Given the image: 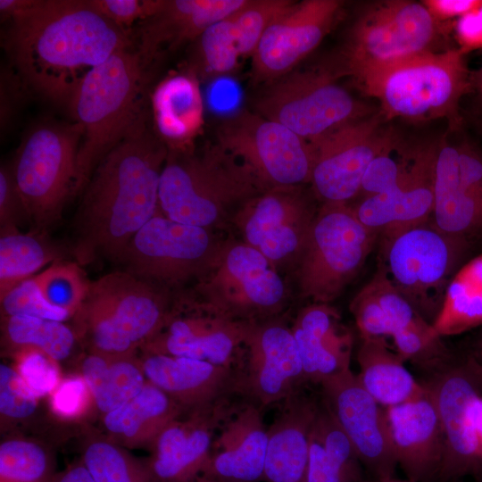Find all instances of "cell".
Masks as SVG:
<instances>
[{
    "label": "cell",
    "instance_id": "6da1fadb",
    "mask_svg": "<svg viewBox=\"0 0 482 482\" xmlns=\"http://www.w3.org/2000/svg\"><path fill=\"white\" fill-rule=\"evenodd\" d=\"M4 47L27 89L68 106L93 69L133 45L87 0H0Z\"/></svg>",
    "mask_w": 482,
    "mask_h": 482
},
{
    "label": "cell",
    "instance_id": "7a4b0ae2",
    "mask_svg": "<svg viewBox=\"0 0 482 482\" xmlns=\"http://www.w3.org/2000/svg\"><path fill=\"white\" fill-rule=\"evenodd\" d=\"M169 148L145 114L94 170L74 218L73 254L87 265L118 261L135 234L159 209V186Z\"/></svg>",
    "mask_w": 482,
    "mask_h": 482
},
{
    "label": "cell",
    "instance_id": "3957f363",
    "mask_svg": "<svg viewBox=\"0 0 482 482\" xmlns=\"http://www.w3.org/2000/svg\"><path fill=\"white\" fill-rule=\"evenodd\" d=\"M270 189L217 143L195 151L169 149L159 186V210L184 224L230 231L240 210Z\"/></svg>",
    "mask_w": 482,
    "mask_h": 482
},
{
    "label": "cell",
    "instance_id": "277c9868",
    "mask_svg": "<svg viewBox=\"0 0 482 482\" xmlns=\"http://www.w3.org/2000/svg\"><path fill=\"white\" fill-rule=\"evenodd\" d=\"M145 68L132 45L88 72L74 92L67 107L82 129L75 195L145 113L140 104Z\"/></svg>",
    "mask_w": 482,
    "mask_h": 482
},
{
    "label": "cell",
    "instance_id": "5b68a950",
    "mask_svg": "<svg viewBox=\"0 0 482 482\" xmlns=\"http://www.w3.org/2000/svg\"><path fill=\"white\" fill-rule=\"evenodd\" d=\"M175 295L125 270L111 272L90 283L73 329L88 353L135 354L162 328Z\"/></svg>",
    "mask_w": 482,
    "mask_h": 482
},
{
    "label": "cell",
    "instance_id": "8992f818",
    "mask_svg": "<svg viewBox=\"0 0 482 482\" xmlns=\"http://www.w3.org/2000/svg\"><path fill=\"white\" fill-rule=\"evenodd\" d=\"M464 52L428 51L367 71L355 78L380 104L387 118L457 120L460 99L469 87Z\"/></svg>",
    "mask_w": 482,
    "mask_h": 482
},
{
    "label": "cell",
    "instance_id": "52a82bcc",
    "mask_svg": "<svg viewBox=\"0 0 482 482\" xmlns=\"http://www.w3.org/2000/svg\"><path fill=\"white\" fill-rule=\"evenodd\" d=\"M377 237L348 204H321L289 270L298 297L313 303L337 299L363 266Z\"/></svg>",
    "mask_w": 482,
    "mask_h": 482
},
{
    "label": "cell",
    "instance_id": "ba28073f",
    "mask_svg": "<svg viewBox=\"0 0 482 482\" xmlns=\"http://www.w3.org/2000/svg\"><path fill=\"white\" fill-rule=\"evenodd\" d=\"M470 247L429 220L381 237L378 270L432 324Z\"/></svg>",
    "mask_w": 482,
    "mask_h": 482
},
{
    "label": "cell",
    "instance_id": "9c48e42d",
    "mask_svg": "<svg viewBox=\"0 0 482 482\" xmlns=\"http://www.w3.org/2000/svg\"><path fill=\"white\" fill-rule=\"evenodd\" d=\"M191 290L222 315L252 324L285 316L290 300L281 271L233 235H229L212 267Z\"/></svg>",
    "mask_w": 482,
    "mask_h": 482
},
{
    "label": "cell",
    "instance_id": "30bf717a",
    "mask_svg": "<svg viewBox=\"0 0 482 482\" xmlns=\"http://www.w3.org/2000/svg\"><path fill=\"white\" fill-rule=\"evenodd\" d=\"M81 138L76 122H46L23 139L12 167L33 231L44 233L75 195Z\"/></svg>",
    "mask_w": 482,
    "mask_h": 482
},
{
    "label": "cell",
    "instance_id": "8fae6325",
    "mask_svg": "<svg viewBox=\"0 0 482 482\" xmlns=\"http://www.w3.org/2000/svg\"><path fill=\"white\" fill-rule=\"evenodd\" d=\"M175 221L158 209L119 257L125 271L171 294L194 285L215 262L229 236Z\"/></svg>",
    "mask_w": 482,
    "mask_h": 482
},
{
    "label": "cell",
    "instance_id": "7c38bea8",
    "mask_svg": "<svg viewBox=\"0 0 482 482\" xmlns=\"http://www.w3.org/2000/svg\"><path fill=\"white\" fill-rule=\"evenodd\" d=\"M322 68L289 72L269 83L255 112L313 143L332 130L371 115V111Z\"/></svg>",
    "mask_w": 482,
    "mask_h": 482
},
{
    "label": "cell",
    "instance_id": "4fadbf2b",
    "mask_svg": "<svg viewBox=\"0 0 482 482\" xmlns=\"http://www.w3.org/2000/svg\"><path fill=\"white\" fill-rule=\"evenodd\" d=\"M437 33V20L423 3L389 0L371 4L353 28L344 54V72L357 78L432 51Z\"/></svg>",
    "mask_w": 482,
    "mask_h": 482
},
{
    "label": "cell",
    "instance_id": "5bb4252c",
    "mask_svg": "<svg viewBox=\"0 0 482 482\" xmlns=\"http://www.w3.org/2000/svg\"><path fill=\"white\" fill-rule=\"evenodd\" d=\"M217 144L270 188L311 182L315 160L312 144L255 112L242 111L223 120Z\"/></svg>",
    "mask_w": 482,
    "mask_h": 482
},
{
    "label": "cell",
    "instance_id": "9a60e30c",
    "mask_svg": "<svg viewBox=\"0 0 482 482\" xmlns=\"http://www.w3.org/2000/svg\"><path fill=\"white\" fill-rule=\"evenodd\" d=\"M421 383L431 396L444 436V457L436 482L477 479L479 462L470 420L473 399L482 394V361L476 355L451 357Z\"/></svg>",
    "mask_w": 482,
    "mask_h": 482
},
{
    "label": "cell",
    "instance_id": "2e32d148",
    "mask_svg": "<svg viewBox=\"0 0 482 482\" xmlns=\"http://www.w3.org/2000/svg\"><path fill=\"white\" fill-rule=\"evenodd\" d=\"M314 198L304 186L271 187L240 210L230 231L279 271L289 272L317 214Z\"/></svg>",
    "mask_w": 482,
    "mask_h": 482
},
{
    "label": "cell",
    "instance_id": "e0dca14e",
    "mask_svg": "<svg viewBox=\"0 0 482 482\" xmlns=\"http://www.w3.org/2000/svg\"><path fill=\"white\" fill-rule=\"evenodd\" d=\"M235 369L237 396L262 410L308 385L286 316L253 324Z\"/></svg>",
    "mask_w": 482,
    "mask_h": 482
},
{
    "label": "cell",
    "instance_id": "ac0fdd59",
    "mask_svg": "<svg viewBox=\"0 0 482 482\" xmlns=\"http://www.w3.org/2000/svg\"><path fill=\"white\" fill-rule=\"evenodd\" d=\"M252 326L222 315L191 292H181L162 328L141 349L235 368Z\"/></svg>",
    "mask_w": 482,
    "mask_h": 482
},
{
    "label": "cell",
    "instance_id": "d6986e66",
    "mask_svg": "<svg viewBox=\"0 0 482 482\" xmlns=\"http://www.w3.org/2000/svg\"><path fill=\"white\" fill-rule=\"evenodd\" d=\"M384 120L381 112L371 114L312 143L315 160L310 184L321 204H348L360 194L367 168L394 132Z\"/></svg>",
    "mask_w": 482,
    "mask_h": 482
},
{
    "label": "cell",
    "instance_id": "ffe728a7",
    "mask_svg": "<svg viewBox=\"0 0 482 482\" xmlns=\"http://www.w3.org/2000/svg\"><path fill=\"white\" fill-rule=\"evenodd\" d=\"M320 396L352 442L373 479L395 475L397 461L385 408L362 386L351 369L320 384Z\"/></svg>",
    "mask_w": 482,
    "mask_h": 482
},
{
    "label": "cell",
    "instance_id": "44dd1931",
    "mask_svg": "<svg viewBox=\"0 0 482 482\" xmlns=\"http://www.w3.org/2000/svg\"><path fill=\"white\" fill-rule=\"evenodd\" d=\"M342 2L303 0L291 3L270 21L252 56L255 82H272L292 71L331 30Z\"/></svg>",
    "mask_w": 482,
    "mask_h": 482
},
{
    "label": "cell",
    "instance_id": "7402d4cb",
    "mask_svg": "<svg viewBox=\"0 0 482 482\" xmlns=\"http://www.w3.org/2000/svg\"><path fill=\"white\" fill-rule=\"evenodd\" d=\"M237 398L185 411L161 432L148 458L158 482H204L216 431Z\"/></svg>",
    "mask_w": 482,
    "mask_h": 482
},
{
    "label": "cell",
    "instance_id": "603a6c76",
    "mask_svg": "<svg viewBox=\"0 0 482 482\" xmlns=\"http://www.w3.org/2000/svg\"><path fill=\"white\" fill-rule=\"evenodd\" d=\"M439 144L421 142L401 180L391 189L363 198L353 207L367 228L386 237L430 220Z\"/></svg>",
    "mask_w": 482,
    "mask_h": 482
},
{
    "label": "cell",
    "instance_id": "cb8c5ba5",
    "mask_svg": "<svg viewBox=\"0 0 482 482\" xmlns=\"http://www.w3.org/2000/svg\"><path fill=\"white\" fill-rule=\"evenodd\" d=\"M262 409L237 398L214 436L204 482L263 481L268 428Z\"/></svg>",
    "mask_w": 482,
    "mask_h": 482
},
{
    "label": "cell",
    "instance_id": "d4e9b609",
    "mask_svg": "<svg viewBox=\"0 0 482 482\" xmlns=\"http://www.w3.org/2000/svg\"><path fill=\"white\" fill-rule=\"evenodd\" d=\"M385 412L397 465L407 478L436 482L444 457V436L427 389L413 400L385 408Z\"/></svg>",
    "mask_w": 482,
    "mask_h": 482
},
{
    "label": "cell",
    "instance_id": "484cf974",
    "mask_svg": "<svg viewBox=\"0 0 482 482\" xmlns=\"http://www.w3.org/2000/svg\"><path fill=\"white\" fill-rule=\"evenodd\" d=\"M291 0H246L240 8L210 26L197 41V62L209 75L233 71L253 55L270 21Z\"/></svg>",
    "mask_w": 482,
    "mask_h": 482
},
{
    "label": "cell",
    "instance_id": "4316f807",
    "mask_svg": "<svg viewBox=\"0 0 482 482\" xmlns=\"http://www.w3.org/2000/svg\"><path fill=\"white\" fill-rule=\"evenodd\" d=\"M246 0H162L154 14L138 23L137 47L145 66L162 53L196 41L212 24Z\"/></svg>",
    "mask_w": 482,
    "mask_h": 482
},
{
    "label": "cell",
    "instance_id": "83f0119b",
    "mask_svg": "<svg viewBox=\"0 0 482 482\" xmlns=\"http://www.w3.org/2000/svg\"><path fill=\"white\" fill-rule=\"evenodd\" d=\"M140 362L147 381L184 411L237 396L235 368L151 353H144Z\"/></svg>",
    "mask_w": 482,
    "mask_h": 482
},
{
    "label": "cell",
    "instance_id": "f1b7e54d",
    "mask_svg": "<svg viewBox=\"0 0 482 482\" xmlns=\"http://www.w3.org/2000/svg\"><path fill=\"white\" fill-rule=\"evenodd\" d=\"M308 385L350 369L353 335L330 303H311L290 324Z\"/></svg>",
    "mask_w": 482,
    "mask_h": 482
},
{
    "label": "cell",
    "instance_id": "f546056e",
    "mask_svg": "<svg viewBox=\"0 0 482 482\" xmlns=\"http://www.w3.org/2000/svg\"><path fill=\"white\" fill-rule=\"evenodd\" d=\"M280 404L278 416L268 428L263 481L306 482L310 435L320 396L303 388Z\"/></svg>",
    "mask_w": 482,
    "mask_h": 482
},
{
    "label": "cell",
    "instance_id": "4dcf8cb0",
    "mask_svg": "<svg viewBox=\"0 0 482 482\" xmlns=\"http://www.w3.org/2000/svg\"><path fill=\"white\" fill-rule=\"evenodd\" d=\"M432 222L471 245L482 239V198L459 179L457 145L439 143L434 179Z\"/></svg>",
    "mask_w": 482,
    "mask_h": 482
},
{
    "label": "cell",
    "instance_id": "1f68e13d",
    "mask_svg": "<svg viewBox=\"0 0 482 482\" xmlns=\"http://www.w3.org/2000/svg\"><path fill=\"white\" fill-rule=\"evenodd\" d=\"M151 101L157 135L168 148L192 147L191 141L204 124V104L195 75H170L156 86Z\"/></svg>",
    "mask_w": 482,
    "mask_h": 482
},
{
    "label": "cell",
    "instance_id": "d6a6232c",
    "mask_svg": "<svg viewBox=\"0 0 482 482\" xmlns=\"http://www.w3.org/2000/svg\"><path fill=\"white\" fill-rule=\"evenodd\" d=\"M185 411L160 388L147 381L120 407L104 414L107 437L125 448L151 449L161 432Z\"/></svg>",
    "mask_w": 482,
    "mask_h": 482
},
{
    "label": "cell",
    "instance_id": "836d02e7",
    "mask_svg": "<svg viewBox=\"0 0 482 482\" xmlns=\"http://www.w3.org/2000/svg\"><path fill=\"white\" fill-rule=\"evenodd\" d=\"M364 478L352 442L320 396L310 435L306 482H362Z\"/></svg>",
    "mask_w": 482,
    "mask_h": 482
},
{
    "label": "cell",
    "instance_id": "e575fe53",
    "mask_svg": "<svg viewBox=\"0 0 482 482\" xmlns=\"http://www.w3.org/2000/svg\"><path fill=\"white\" fill-rule=\"evenodd\" d=\"M357 362L361 384L384 408L409 402L426 392L384 337L362 338Z\"/></svg>",
    "mask_w": 482,
    "mask_h": 482
},
{
    "label": "cell",
    "instance_id": "d590c367",
    "mask_svg": "<svg viewBox=\"0 0 482 482\" xmlns=\"http://www.w3.org/2000/svg\"><path fill=\"white\" fill-rule=\"evenodd\" d=\"M79 374L93 395L96 408L103 414L135 397L147 382L140 358L135 354L88 353L80 362Z\"/></svg>",
    "mask_w": 482,
    "mask_h": 482
},
{
    "label": "cell",
    "instance_id": "8d00e7d4",
    "mask_svg": "<svg viewBox=\"0 0 482 482\" xmlns=\"http://www.w3.org/2000/svg\"><path fill=\"white\" fill-rule=\"evenodd\" d=\"M482 325V253L464 263L451 279L432 326L443 337Z\"/></svg>",
    "mask_w": 482,
    "mask_h": 482
},
{
    "label": "cell",
    "instance_id": "74e56055",
    "mask_svg": "<svg viewBox=\"0 0 482 482\" xmlns=\"http://www.w3.org/2000/svg\"><path fill=\"white\" fill-rule=\"evenodd\" d=\"M61 255L42 233L1 232L0 296L32 278L46 264L58 262Z\"/></svg>",
    "mask_w": 482,
    "mask_h": 482
},
{
    "label": "cell",
    "instance_id": "f35d334b",
    "mask_svg": "<svg viewBox=\"0 0 482 482\" xmlns=\"http://www.w3.org/2000/svg\"><path fill=\"white\" fill-rule=\"evenodd\" d=\"M77 342L73 328L63 321L26 315L2 318V343L12 353L33 348L61 362L72 353Z\"/></svg>",
    "mask_w": 482,
    "mask_h": 482
},
{
    "label": "cell",
    "instance_id": "ab89813d",
    "mask_svg": "<svg viewBox=\"0 0 482 482\" xmlns=\"http://www.w3.org/2000/svg\"><path fill=\"white\" fill-rule=\"evenodd\" d=\"M80 461L95 482H158L148 459L136 458L107 436L89 439Z\"/></svg>",
    "mask_w": 482,
    "mask_h": 482
},
{
    "label": "cell",
    "instance_id": "60d3db41",
    "mask_svg": "<svg viewBox=\"0 0 482 482\" xmlns=\"http://www.w3.org/2000/svg\"><path fill=\"white\" fill-rule=\"evenodd\" d=\"M54 456L32 439L10 437L0 444V482H52Z\"/></svg>",
    "mask_w": 482,
    "mask_h": 482
},
{
    "label": "cell",
    "instance_id": "b9f144b4",
    "mask_svg": "<svg viewBox=\"0 0 482 482\" xmlns=\"http://www.w3.org/2000/svg\"><path fill=\"white\" fill-rule=\"evenodd\" d=\"M34 278L44 299L71 318L84 302L91 283L77 262L58 261Z\"/></svg>",
    "mask_w": 482,
    "mask_h": 482
},
{
    "label": "cell",
    "instance_id": "7bdbcfd3",
    "mask_svg": "<svg viewBox=\"0 0 482 482\" xmlns=\"http://www.w3.org/2000/svg\"><path fill=\"white\" fill-rule=\"evenodd\" d=\"M420 145V143H408L393 132L387 143L367 168L359 195L365 198L395 187L412 163Z\"/></svg>",
    "mask_w": 482,
    "mask_h": 482
},
{
    "label": "cell",
    "instance_id": "ee69618b",
    "mask_svg": "<svg viewBox=\"0 0 482 482\" xmlns=\"http://www.w3.org/2000/svg\"><path fill=\"white\" fill-rule=\"evenodd\" d=\"M395 352L404 360L430 371L452 356L431 323L403 329L392 337Z\"/></svg>",
    "mask_w": 482,
    "mask_h": 482
},
{
    "label": "cell",
    "instance_id": "f6af8a7d",
    "mask_svg": "<svg viewBox=\"0 0 482 482\" xmlns=\"http://www.w3.org/2000/svg\"><path fill=\"white\" fill-rule=\"evenodd\" d=\"M38 400L28 387L13 366L0 364V419L1 428L31 417Z\"/></svg>",
    "mask_w": 482,
    "mask_h": 482
},
{
    "label": "cell",
    "instance_id": "bcb514c9",
    "mask_svg": "<svg viewBox=\"0 0 482 482\" xmlns=\"http://www.w3.org/2000/svg\"><path fill=\"white\" fill-rule=\"evenodd\" d=\"M12 354L14 369L37 398L49 396L62 379L59 362L44 352L25 348Z\"/></svg>",
    "mask_w": 482,
    "mask_h": 482
},
{
    "label": "cell",
    "instance_id": "7dc6e473",
    "mask_svg": "<svg viewBox=\"0 0 482 482\" xmlns=\"http://www.w3.org/2000/svg\"><path fill=\"white\" fill-rule=\"evenodd\" d=\"M0 303L1 318L26 315L58 321L71 318L66 312L51 306L44 299L34 277L0 296Z\"/></svg>",
    "mask_w": 482,
    "mask_h": 482
},
{
    "label": "cell",
    "instance_id": "c3c4849f",
    "mask_svg": "<svg viewBox=\"0 0 482 482\" xmlns=\"http://www.w3.org/2000/svg\"><path fill=\"white\" fill-rule=\"evenodd\" d=\"M391 329V337L403 329L430 323L388 282L378 270L369 282Z\"/></svg>",
    "mask_w": 482,
    "mask_h": 482
},
{
    "label": "cell",
    "instance_id": "681fc988",
    "mask_svg": "<svg viewBox=\"0 0 482 482\" xmlns=\"http://www.w3.org/2000/svg\"><path fill=\"white\" fill-rule=\"evenodd\" d=\"M49 397L50 410L62 420H77L95 406L93 395L80 374L62 378Z\"/></svg>",
    "mask_w": 482,
    "mask_h": 482
},
{
    "label": "cell",
    "instance_id": "f907efd6",
    "mask_svg": "<svg viewBox=\"0 0 482 482\" xmlns=\"http://www.w3.org/2000/svg\"><path fill=\"white\" fill-rule=\"evenodd\" d=\"M350 311L362 338L391 337L389 324L370 283L354 296Z\"/></svg>",
    "mask_w": 482,
    "mask_h": 482
},
{
    "label": "cell",
    "instance_id": "816d5d0a",
    "mask_svg": "<svg viewBox=\"0 0 482 482\" xmlns=\"http://www.w3.org/2000/svg\"><path fill=\"white\" fill-rule=\"evenodd\" d=\"M87 2L96 12L128 32L135 22H141L154 14L162 0H87Z\"/></svg>",
    "mask_w": 482,
    "mask_h": 482
},
{
    "label": "cell",
    "instance_id": "f5cc1de1",
    "mask_svg": "<svg viewBox=\"0 0 482 482\" xmlns=\"http://www.w3.org/2000/svg\"><path fill=\"white\" fill-rule=\"evenodd\" d=\"M28 220L27 212L18 190L12 167L1 165L0 169V232L19 230Z\"/></svg>",
    "mask_w": 482,
    "mask_h": 482
},
{
    "label": "cell",
    "instance_id": "db71d44e",
    "mask_svg": "<svg viewBox=\"0 0 482 482\" xmlns=\"http://www.w3.org/2000/svg\"><path fill=\"white\" fill-rule=\"evenodd\" d=\"M456 32L463 52L482 47V3L460 17Z\"/></svg>",
    "mask_w": 482,
    "mask_h": 482
},
{
    "label": "cell",
    "instance_id": "11a10c76",
    "mask_svg": "<svg viewBox=\"0 0 482 482\" xmlns=\"http://www.w3.org/2000/svg\"><path fill=\"white\" fill-rule=\"evenodd\" d=\"M27 89L15 71L1 76V125L5 128L19 100L21 90Z\"/></svg>",
    "mask_w": 482,
    "mask_h": 482
},
{
    "label": "cell",
    "instance_id": "9f6ffc18",
    "mask_svg": "<svg viewBox=\"0 0 482 482\" xmlns=\"http://www.w3.org/2000/svg\"><path fill=\"white\" fill-rule=\"evenodd\" d=\"M422 3L438 20L461 17L477 8L482 0H427Z\"/></svg>",
    "mask_w": 482,
    "mask_h": 482
},
{
    "label": "cell",
    "instance_id": "6f0895ef",
    "mask_svg": "<svg viewBox=\"0 0 482 482\" xmlns=\"http://www.w3.org/2000/svg\"><path fill=\"white\" fill-rule=\"evenodd\" d=\"M52 482H95L83 463H72L61 472H56Z\"/></svg>",
    "mask_w": 482,
    "mask_h": 482
},
{
    "label": "cell",
    "instance_id": "680465c9",
    "mask_svg": "<svg viewBox=\"0 0 482 482\" xmlns=\"http://www.w3.org/2000/svg\"><path fill=\"white\" fill-rule=\"evenodd\" d=\"M362 482H415V481H412L411 479H398V478H395V477L393 478H386V479H373V478H364L362 480Z\"/></svg>",
    "mask_w": 482,
    "mask_h": 482
},
{
    "label": "cell",
    "instance_id": "91938a15",
    "mask_svg": "<svg viewBox=\"0 0 482 482\" xmlns=\"http://www.w3.org/2000/svg\"><path fill=\"white\" fill-rule=\"evenodd\" d=\"M476 356L482 361V337L478 344V355Z\"/></svg>",
    "mask_w": 482,
    "mask_h": 482
},
{
    "label": "cell",
    "instance_id": "94428289",
    "mask_svg": "<svg viewBox=\"0 0 482 482\" xmlns=\"http://www.w3.org/2000/svg\"><path fill=\"white\" fill-rule=\"evenodd\" d=\"M480 84H481V87H482V73H481V77H480Z\"/></svg>",
    "mask_w": 482,
    "mask_h": 482
},
{
    "label": "cell",
    "instance_id": "6125c7cd",
    "mask_svg": "<svg viewBox=\"0 0 482 482\" xmlns=\"http://www.w3.org/2000/svg\"><path fill=\"white\" fill-rule=\"evenodd\" d=\"M480 482H482V481H480Z\"/></svg>",
    "mask_w": 482,
    "mask_h": 482
}]
</instances>
